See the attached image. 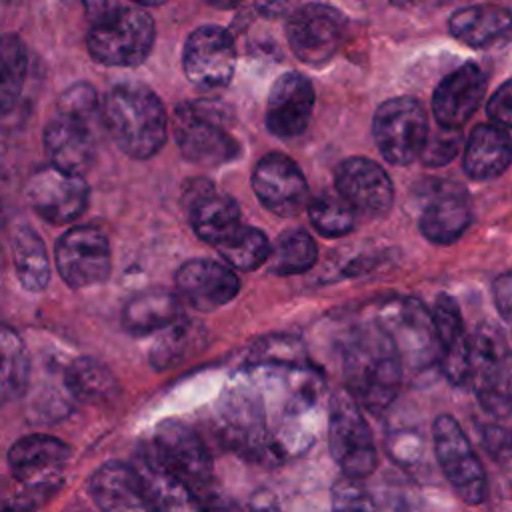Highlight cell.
<instances>
[{
  "label": "cell",
  "mask_w": 512,
  "mask_h": 512,
  "mask_svg": "<svg viewBox=\"0 0 512 512\" xmlns=\"http://www.w3.org/2000/svg\"><path fill=\"white\" fill-rule=\"evenodd\" d=\"M54 260L68 286L88 288L102 284L112 264L108 238L94 226H74L58 238Z\"/></svg>",
  "instance_id": "obj_13"
},
{
  "label": "cell",
  "mask_w": 512,
  "mask_h": 512,
  "mask_svg": "<svg viewBox=\"0 0 512 512\" xmlns=\"http://www.w3.org/2000/svg\"><path fill=\"white\" fill-rule=\"evenodd\" d=\"M204 2L218 10H230V8H236L242 0H204Z\"/></svg>",
  "instance_id": "obj_48"
},
{
  "label": "cell",
  "mask_w": 512,
  "mask_h": 512,
  "mask_svg": "<svg viewBox=\"0 0 512 512\" xmlns=\"http://www.w3.org/2000/svg\"><path fill=\"white\" fill-rule=\"evenodd\" d=\"M318 258V248L314 238L304 230H288L282 232L272 244V252L268 258L270 272L280 276L300 274L314 266Z\"/></svg>",
  "instance_id": "obj_33"
},
{
  "label": "cell",
  "mask_w": 512,
  "mask_h": 512,
  "mask_svg": "<svg viewBox=\"0 0 512 512\" xmlns=\"http://www.w3.org/2000/svg\"><path fill=\"white\" fill-rule=\"evenodd\" d=\"M460 128H446L438 124V130L428 134V140L422 150V162L426 166H444L448 164L460 150Z\"/></svg>",
  "instance_id": "obj_40"
},
{
  "label": "cell",
  "mask_w": 512,
  "mask_h": 512,
  "mask_svg": "<svg viewBox=\"0 0 512 512\" xmlns=\"http://www.w3.org/2000/svg\"><path fill=\"white\" fill-rule=\"evenodd\" d=\"M472 220L468 194L454 182H440L430 192L422 214L420 232L434 244L456 242Z\"/></svg>",
  "instance_id": "obj_23"
},
{
  "label": "cell",
  "mask_w": 512,
  "mask_h": 512,
  "mask_svg": "<svg viewBox=\"0 0 512 512\" xmlns=\"http://www.w3.org/2000/svg\"><path fill=\"white\" fill-rule=\"evenodd\" d=\"M488 116L502 128H512V80L502 84L488 100Z\"/></svg>",
  "instance_id": "obj_42"
},
{
  "label": "cell",
  "mask_w": 512,
  "mask_h": 512,
  "mask_svg": "<svg viewBox=\"0 0 512 512\" xmlns=\"http://www.w3.org/2000/svg\"><path fill=\"white\" fill-rule=\"evenodd\" d=\"M102 124L114 144L136 160L152 158L166 142L164 104L142 82L126 80L108 90L102 104Z\"/></svg>",
  "instance_id": "obj_2"
},
{
  "label": "cell",
  "mask_w": 512,
  "mask_h": 512,
  "mask_svg": "<svg viewBox=\"0 0 512 512\" xmlns=\"http://www.w3.org/2000/svg\"><path fill=\"white\" fill-rule=\"evenodd\" d=\"M142 478L152 512H204V502L182 478L170 472L160 460L144 450L134 466Z\"/></svg>",
  "instance_id": "obj_26"
},
{
  "label": "cell",
  "mask_w": 512,
  "mask_h": 512,
  "mask_svg": "<svg viewBox=\"0 0 512 512\" xmlns=\"http://www.w3.org/2000/svg\"><path fill=\"white\" fill-rule=\"evenodd\" d=\"M332 512H378L372 498L354 478H342L332 488Z\"/></svg>",
  "instance_id": "obj_41"
},
{
  "label": "cell",
  "mask_w": 512,
  "mask_h": 512,
  "mask_svg": "<svg viewBox=\"0 0 512 512\" xmlns=\"http://www.w3.org/2000/svg\"><path fill=\"white\" fill-rule=\"evenodd\" d=\"M328 446L334 462L348 478L362 480L378 466V452L362 406L348 390L336 392L330 400Z\"/></svg>",
  "instance_id": "obj_6"
},
{
  "label": "cell",
  "mask_w": 512,
  "mask_h": 512,
  "mask_svg": "<svg viewBox=\"0 0 512 512\" xmlns=\"http://www.w3.org/2000/svg\"><path fill=\"white\" fill-rule=\"evenodd\" d=\"M132 2H136L140 6H160V4H166L168 0H132Z\"/></svg>",
  "instance_id": "obj_49"
},
{
  "label": "cell",
  "mask_w": 512,
  "mask_h": 512,
  "mask_svg": "<svg viewBox=\"0 0 512 512\" xmlns=\"http://www.w3.org/2000/svg\"><path fill=\"white\" fill-rule=\"evenodd\" d=\"M58 112L88 122L92 126H96L98 118H102L98 94L88 82H76L68 86L58 100Z\"/></svg>",
  "instance_id": "obj_39"
},
{
  "label": "cell",
  "mask_w": 512,
  "mask_h": 512,
  "mask_svg": "<svg viewBox=\"0 0 512 512\" xmlns=\"http://www.w3.org/2000/svg\"><path fill=\"white\" fill-rule=\"evenodd\" d=\"M334 184L336 192L362 216L380 218L394 202L390 176L380 164L364 156L342 160L336 168Z\"/></svg>",
  "instance_id": "obj_16"
},
{
  "label": "cell",
  "mask_w": 512,
  "mask_h": 512,
  "mask_svg": "<svg viewBox=\"0 0 512 512\" xmlns=\"http://www.w3.org/2000/svg\"><path fill=\"white\" fill-rule=\"evenodd\" d=\"M402 356L380 322L356 328L342 352L344 382L350 396L372 414H382L398 396Z\"/></svg>",
  "instance_id": "obj_1"
},
{
  "label": "cell",
  "mask_w": 512,
  "mask_h": 512,
  "mask_svg": "<svg viewBox=\"0 0 512 512\" xmlns=\"http://www.w3.org/2000/svg\"><path fill=\"white\" fill-rule=\"evenodd\" d=\"M2 86H0V108L2 114H8L24 88L26 70H28V54L26 46L16 34H6L2 38Z\"/></svg>",
  "instance_id": "obj_36"
},
{
  "label": "cell",
  "mask_w": 512,
  "mask_h": 512,
  "mask_svg": "<svg viewBox=\"0 0 512 512\" xmlns=\"http://www.w3.org/2000/svg\"><path fill=\"white\" fill-rule=\"evenodd\" d=\"M44 148L54 166L82 176L96 156L94 126L56 112L44 128Z\"/></svg>",
  "instance_id": "obj_22"
},
{
  "label": "cell",
  "mask_w": 512,
  "mask_h": 512,
  "mask_svg": "<svg viewBox=\"0 0 512 512\" xmlns=\"http://www.w3.org/2000/svg\"><path fill=\"white\" fill-rule=\"evenodd\" d=\"M178 294L196 310L212 312L228 304L240 290L238 276L230 266L208 260L192 258L176 270Z\"/></svg>",
  "instance_id": "obj_19"
},
{
  "label": "cell",
  "mask_w": 512,
  "mask_h": 512,
  "mask_svg": "<svg viewBox=\"0 0 512 512\" xmlns=\"http://www.w3.org/2000/svg\"><path fill=\"white\" fill-rule=\"evenodd\" d=\"M66 390L80 402L98 404L118 390L114 374L94 358H76L64 370Z\"/></svg>",
  "instance_id": "obj_32"
},
{
  "label": "cell",
  "mask_w": 512,
  "mask_h": 512,
  "mask_svg": "<svg viewBox=\"0 0 512 512\" xmlns=\"http://www.w3.org/2000/svg\"><path fill=\"white\" fill-rule=\"evenodd\" d=\"M314 86L300 72H284L266 102V128L278 138L300 136L312 118Z\"/></svg>",
  "instance_id": "obj_18"
},
{
  "label": "cell",
  "mask_w": 512,
  "mask_h": 512,
  "mask_svg": "<svg viewBox=\"0 0 512 512\" xmlns=\"http://www.w3.org/2000/svg\"><path fill=\"white\" fill-rule=\"evenodd\" d=\"M180 298L166 288H152L134 296L122 310V324L130 334L144 336L176 324Z\"/></svg>",
  "instance_id": "obj_30"
},
{
  "label": "cell",
  "mask_w": 512,
  "mask_h": 512,
  "mask_svg": "<svg viewBox=\"0 0 512 512\" xmlns=\"http://www.w3.org/2000/svg\"><path fill=\"white\" fill-rule=\"evenodd\" d=\"M346 18L324 2H308L296 8L286 24V40L294 56L308 66H324L346 36Z\"/></svg>",
  "instance_id": "obj_9"
},
{
  "label": "cell",
  "mask_w": 512,
  "mask_h": 512,
  "mask_svg": "<svg viewBox=\"0 0 512 512\" xmlns=\"http://www.w3.org/2000/svg\"><path fill=\"white\" fill-rule=\"evenodd\" d=\"M26 202L50 224L74 222L88 206V184L80 174L54 164L38 168L26 182Z\"/></svg>",
  "instance_id": "obj_12"
},
{
  "label": "cell",
  "mask_w": 512,
  "mask_h": 512,
  "mask_svg": "<svg viewBox=\"0 0 512 512\" xmlns=\"http://www.w3.org/2000/svg\"><path fill=\"white\" fill-rule=\"evenodd\" d=\"M394 6H400V8H406V6H412V4H416L418 0H390Z\"/></svg>",
  "instance_id": "obj_50"
},
{
  "label": "cell",
  "mask_w": 512,
  "mask_h": 512,
  "mask_svg": "<svg viewBox=\"0 0 512 512\" xmlns=\"http://www.w3.org/2000/svg\"><path fill=\"white\" fill-rule=\"evenodd\" d=\"M448 28L456 40L472 48H486L512 32V12L496 4H474L456 10Z\"/></svg>",
  "instance_id": "obj_29"
},
{
  "label": "cell",
  "mask_w": 512,
  "mask_h": 512,
  "mask_svg": "<svg viewBox=\"0 0 512 512\" xmlns=\"http://www.w3.org/2000/svg\"><path fill=\"white\" fill-rule=\"evenodd\" d=\"M90 494L100 512H152L138 470L122 462L102 464L90 478Z\"/></svg>",
  "instance_id": "obj_24"
},
{
  "label": "cell",
  "mask_w": 512,
  "mask_h": 512,
  "mask_svg": "<svg viewBox=\"0 0 512 512\" xmlns=\"http://www.w3.org/2000/svg\"><path fill=\"white\" fill-rule=\"evenodd\" d=\"M486 92V76L476 64H464L450 72L434 90L432 112L440 126L460 128L480 106Z\"/></svg>",
  "instance_id": "obj_21"
},
{
  "label": "cell",
  "mask_w": 512,
  "mask_h": 512,
  "mask_svg": "<svg viewBox=\"0 0 512 512\" xmlns=\"http://www.w3.org/2000/svg\"><path fill=\"white\" fill-rule=\"evenodd\" d=\"M434 452L454 492L468 504H482L486 498V474L460 424L442 414L432 424Z\"/></svg>",
  "instance_id": "obj_10"
},
{
  "label": "cell",
  "mask_w": 512,
  "mask_h": 512,
  "mask_svg": "<svg viewBox=\"0 0 512 512\" xmlns=\"http://www.w3.org/2000/svg\"><path fill=\"white\" fill-rule=\"evenodd\" d=\"M428 134V118L416 98H390L374 112L372 138L390 164L406 166L420 158Z\"/></svg>",
  "instance_id": "obj_7"
},
{
  "label": "cell",
  "mask_w": 512,
  "mask_h": 512,
  "mask_svg": "<svg viewBox=\"0 0 512 512\" xmlns=\"http://www.w3.org/2000/svg\"><path fill=\"white\" fill-rule=\"evenodd\" d=\"M512 162V138L498 124H480L472 130L464 148V172L474 180L502 174Z\"/></svg>",
  "instance_id": "obj_28"
},
{
  "label": "cell",
  "mask_w": 512,
  "mask_h": 512,
  "mask_svg": "<svg viewBox=\"0 0 512 512\" xmlns=\"http://www.w3.org/2000/svg\"><path fill=\"white\" fill-rule=\"evenodd\" d=\"M468 384L490 414L498 418L510 414L512 342L494 324H480L470 334Z\"/></svg>",
  "instance_id": "obj_3"
},
{
  "label": "cell",
  "mask_w": 512,
  "mask_h": 512,
  "mask_svg": "<svg viewBox=\"0 0 512 512\" xmlns=\"http://www.w3.org/2000/svg\"><path fill=\"white\" fill-rule=\"evenodd\" d=\"M378 322L392 336L402 362L410 368H428L440 362V342L432 310L416 298H398L382 306Z\"/></svg>",
  "instance_id": "obj_8"
},
{
  "label": "cell",
  "mask_w": 512,
  "mask_h": 512,
  "mask_svg": "<svg viewBox=\"0 0 512 512\" xmlns=\"http://www.w3.org/2000/svg\"><path fill=\"white\" fill-rule=\"evenodd\" d=\"M204 502V512H242L240 504H236V500H232L226 494L220 492H210L206 494Z\"/></svg>",
  "instance_id": "obj_45"
},
{
  "label": "cell",
  "mask_w": 512,
  "mask_h": 512,
  "mask_svg": "<svg viewBox=\"0 0 512 512\" xmlns=\"http://www.w3.org/2000/svg\"><path fill=\"white\" fill-rule=\"evenodd\" d=\"M14 272L22 288L30 292H40L50 282V260L40 234L28 226L18 224L10 236Z\"/></svg>",
  "instance_id": "obj_31"
},
{
  "label": "cell",
  "mask_w": 512,
  "mask_h": 512,
  "mask_svg": "<svg viewBox=\"0 0 512 512\" xmlns=\"http://www.w3.org/2000/svg\"><path fill=\"white\" fill-rule=\"evenodd\" d=\"M222 428L228 440L236 446V450L264 454L272 452V444L268 442L266 430V412L260 392L250 390L246 386H236L222 396L220 406Z\"/></svg>",
  "instance_id": "obj_20"
},
{
  "label": "cell",
  "mask_w": 512,
  "mask_h": 512,
  "mask_svg": "<svg viewBox=\"0 0 512 512\" xmlns=\"http://www.w3.org/2000/svg\"><path fill=\"white\" fill-rule=\"evenodd\" d=\"M190 224L200 240L218 248L242 226L240 206L234 198L214 192L210 182L202 184V188L192 194Z\"/></svg>",
  "instance_id": "obj_27"
},
{
  "label": "cell",
  "mask_w": 512,
  "mask_h": 512,
  "mask_svg": "<svg viewBox=\"0 0 512 512\" xmlns=\"http://www.w3.org/2000/svg\"><path fill=\"white\" fill-rule=\"evenodd\" d=\"M494 302H496V308H498L502 320L510 328V342H512V272H506L496 278Z\"/></svg>",
  "instance_id": "obj_43"
},
{
  "label": "cell",
  "mask_w": 512,
  "mask_h": 512,
  "mask_svg": "<svg viewBox=\"0 0 512 512\" xmlns=\"http://www.w3.org/2000/svg\"><path fill=\"white\" fill-rule=\"evenodd\" d=\"M228 108L214 100L184 102L174 114V134L182 156L194 164L218 166L238 156L240 146L226 130Z\"/></svg>",
  "instance_id": "obj_4"
},
{
  "label": "cell",
  "mask_w": 512,
  "mask_h": 512,
  "mask_svg": "<svg viewBox=\"0 0 512 512\" xmlns=\"http://www.w3.org/2000/svg\"><path fill=\"white\" fill-rule=\"evenodd\" d=\"M354 208L336 192H322L308 204L312 226L328 238L344 236L354 228Z\"/></svg>",
  "instance_id": "obj_37"
},
{
  "label": "cell",
  "mask_w": 512,
  "mask_h": 512,
  "mask_svg": "<svg viewBox=\"0 0 512 512\" xmlns=\"http://www.w3.org/2000/svg\"><path fill=\"white\" fill-rule=\"evenodd\" d=\"M2 398L4 402L20 398L30 380V358L22 338L12 328H2Z\"/></svg>",
  "instance_id": "obj_34"
},
{
  "label": "cell",
  "mask_w": 512,
  "mask_h": 512,
  "mask_svg": "<svg viewBox=\"0 0 512 512\" xmlns=\"http://www.w3.org/2000/svg\"><path fill=\"white\" fill-rule=\"evenodd\" d=\"M294 2L296 0H254V6L264 18H278L286 14Z\"/></svg>",
  "instance_id": "obj_46"
},
{
  "label": "cell",
  "mask_w": 512,
  "mask_h": 512,
  "mask_svg": "<svg viewBox=\"0 0 512 512\" xmlns=\"http://www.w3.org/2000/svg\"><path fill=\"white\" fill-rule=\"evenodd\" d=\"M84 12L90 18V22H100L108 16H114L124 8L122 0H82Z\"/></svg>",
  "instance_id": "obj_44"
},
{
  "label": "cell",
  "mask_w": 512,
  "mask_h": 512,
  "mask_svg": "<svg viewBox=\"0 0 512 512\" xmlns=\"http://www.w3.org/2000/svg\"><path fill=\"white\" fill-rule=\"evenodd\" d=\"M154 38L152 16L142 8L124 6L114 16L90 26L86 46L90 56L104 66L134 68L148 58Z\"/></svg>",
  "instance_id": "obj_5"
},
{
  "label": "cell",
  "mask_w": 512,
  "mask_h": 512,
  "mask_svg": "<svg viewBox=\"0 0 512 512\" xmlns=\"http://www.w3.org/2000/svg\"><path fill=\"white\" fill-rule=\"evenodd\" d=\"M70 460V448L46 434L16 440L8 450V466L16 480L28 488H54L62 482V470Z\"/></svg>",
  "instance_id": "obj_17"
},
{
  "label": "cell",
  "mask_w": 512,
  "mask_h": 512,
  "mask_svg": "<svg viewBox=\"0 0 512 512\" xmlns=\"http://www.w3.org/2000/svg\"><path fill=\"white\" fill-rule=\"evenodd\" d=\"M252 190L266 210L282 218L298 214L308 200V184L300 166L282 152H270L258 160Z\"/></svg>",
  "instance_id": "obj_15"
},
{
  "label": "cell",
  "mask_w": 512,
  "mask_h": 512,
  "mask_svg": "<svg viewBox=\"0 0 512 512\" xmlns=\"http://www.w3.org/2000/svg\"><path fill=\"white\" fill-rule=\"evenodd\" d=\"M248 362L252 366H292V368H304L306 362V350L302 342L294 336H268L260 342H256L250 350Z\"/></svg>",
  "instance_id": "obj_38"
},
{
  "label": "cell",
  "mask_w": 512,
  "mask_h": 512,
  "mask_svg": "<svg viewBox=\"0 0 512 512\" xmlns=\"http://www.w3.org/2000/svg\"><path fill=\"white\" fill-rule=\"evenodd\" d=\"M150 452L192 490H208L212 458L202 438L182 422H164L156 428Z\"/></svg>",
  "instance_id": "obj_14"
},
{
  "label": "cell",
  "mask_w": 512,
  "mask_h": 512,
  "mask_svg": "<svg viewBox=\"0 0 512 512\" xmlns=\"http://www.w3.org/2000/svg\"><path fill=\"white\" fill-rule=\"evenodd\" d=\"M182 68L190 84L202 92L228 86L236 68L232 34L216 24H204L192 30L184 44Z\"/></svg>",
  "instance_id": "obj_11"
},
{
  "label": "cell",
  "mask_w": 512,
  "mask_h": 512,
  "mask_svg": "<svg viewBox=\"0 0 512 512\" xmlns=\"http://www.w3.org/2000/svg\"><path fill=\"white\" fill-rule=\"evenodd\" d=\"M250 512H282V510L272 492L258 490L250 498Z\"/></svg>",
  "instance_id": "obj_47"
},
{
  "label": "cell",
  "mask_w": 512,
  "mask_h": 512,
  "mask_svg": "<svg viewBox=\"0 0 512 512\" xmlns=\"http://www.w3.org/2000/svg\"><path fill=\"white\" fill-rule=\"evenodd\" d=\"M218 252L232 268L254 270L268 262L272 244L262 230L242 224L228 240L218 246Z\"/></svg>",
  "instance_id": "obj_35"
},
{
  "label": "cell",
  "mask_w": 512,
  "mask_h": 512,
  "mask_svg": "<svg viewBox=\"0 0 512 512\" xmlns=\"http://www.w3.org/2000/svg\"><path fill=\"white\" fill-rule=\"evenodd\" d=\"M432 318L440 342V368L458 386L468 384L470 336L464 330L460 308L452 296L440 294L432 308Z\"/></svg>",
  "instance_id": "obj_25"
}]
</instances>
